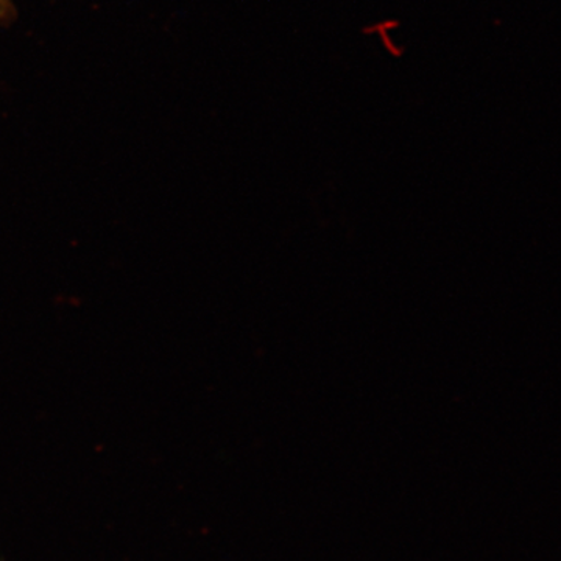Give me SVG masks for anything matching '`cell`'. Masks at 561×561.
<instances>
[{
	"label": "cell",
	"instance_id": "obj_1",
	"mask_svg": "<svg viewBox=\"0 0 561 561\" xmlns=\"http://www.w3.org/2000/svg\"><path fill=\"white\" fill-rule=\"evenodd\" d=\"M10 0H0V18L10 14Z\"/></svg>",
	"mask_w": 561,
	"mask_h": 561
}]
</instances>
